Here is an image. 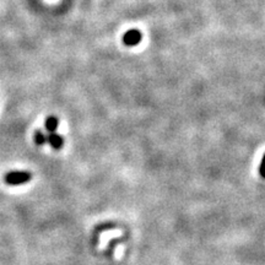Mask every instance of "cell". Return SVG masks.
Here are the masks:
<instances>
[{
  "label": "cell",
  "mask_w": 265,
  "mask_h": 265,
  "mask_svg": "<svg viewBox=\"0 0 265 265\" xmlns=\"http://www.w3.org/2000/svg\"><path fill=\"white\" fill-rule=\"evenodd\" d=\"M30 180H31V173H27V172H10L5 175V182L10 186L23 184Z\"/></svg>",
  "instance_id": "cell-1"
},
{
  "label": "cell",
  "mask_w": 265,
  "mask_h": 265,
  "mask_svg": "<svg viewBox=\"0 0 265 265\" xmlns=\"http://www.w3.org/2000/svg\"><path fill=\"white\" fill-rule=\"evenodd\" d=\"M47 141L49 142L50 146L54 149V150H61L64 144L63 136L56 133H50L49 136H47Z\"/></svg>",
  "instance_id": "cell-2"
},
{
  "label": "cell",
  "mask_w": 265,
  "mask_h": 265,
  "mask_svg": "<svg viewBox=\"0 0 265 265\" xmlns=\"http://www.w3.org/2000/svg\"><path fill=\"white\" fill-rule=\"evenodd\" d=\"M58 124H59L58 118H56L55 115H49V117L46 119V123H44V126H46L47 132L50 134V133H55L56 128H58Z\"/></svg>",
  "instance_id": "cell-3"
},
{
  "label": "cell",
  "mask_w": 265,
  "mask_h": 265,
  "mask_svg": "<svg viewBox=\"0 0 265 265\" xmlns=\"http://www.w3.org/2000/svg\"><path fill=\"white\" fill-rule=\"evenodd\" d=\"M35 142L36 145H38V146H42V145H44L47 142V136L44 135L41 130H37V132L35 133Z\"/></svg>",
  "instance_id": "cell-4"
},
{
  "label": "cell",
  "mask_w": 265,
  "mask_h": 265,
  "mask_svg": "<svg viewBox=\"0 0 265 265\" xmlns=\"http://www.w3.org/2000/svg\"><path fill=\"white\" fill-rule=\"evenodd\" d=\"M124 41H126V43H129V44L136 43L139 41V34L135 31L129 32V34H127L126 37H124Z\"/></svg>",
  "instance_id": "cell-5"
},
{
  "label": "cell",
  "mask_w": 265,
  "mask_h": 265,
  "mask_svg": "<svg viewBox=\"0 0 265 265\" xmlns=\"http://www.w3.org/2000/svg\"><path fill=\"white\" fill-rule=\"evenodd\" d=\"M259 173L263 178H265V155L263 157V160H261V163H260V168H259Z\"/></svg>",
  "instance_id": "cell-6"
}]
</instances>
